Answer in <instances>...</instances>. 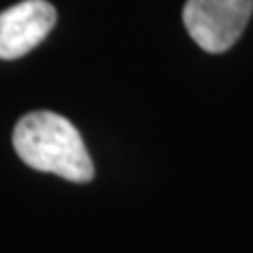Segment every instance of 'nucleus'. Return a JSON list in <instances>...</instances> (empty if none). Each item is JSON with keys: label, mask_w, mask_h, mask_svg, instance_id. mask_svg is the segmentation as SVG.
Listing matches in <instances>:
<instances>
[{"label": "nucleus", "mask_w": 253, "mask_h": 253, "mask_svg": "<svg viewBox=\"0 0 253 253\" xmlns=\"http://www.w3.org/2000/svg\"><path fill=\"white\" fill-rule=\"evenodd\" d=\"M13 148L34 171L86 184L95 175L93 161L78 129L51 110L30 112L15 125Z\"/></svg>", "instance_id": "1"}, {"label": "nucleus", "mask_w": 253, "mask_h": 253, "mask_svg": "<svg viewBox=\"0 0 253 253\" xmlns=\"http://www.w3.org/2000/svg\"><path fill=\"white\" fill-rule=\"evenodd\" d=\"M253 13V0H188L184 26L207 53H224L239 41Z\"/></svg>", "instance_id": "2"}, {"label": "nucleus", "mask_w": 253, "mask_h": 253, "mask_svg": "<svg viewBox=\"0 0 253 253\" xmlns=\"http://www.w3.org/2000/svg\"><path fill=\"white\" fill-rule=\"evenodd\" d=\"M57 21L46 0H23L0 13V59H19L36 49Z\"/></svg>", "instance_id": "3"}]
</instances>
